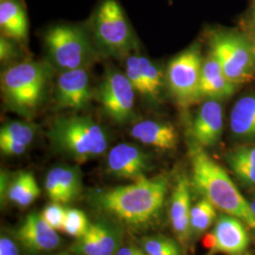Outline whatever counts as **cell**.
I'll return each mask as SVG.
<instances>
[{
	"label": "cell",
	"mask_w": 255,
	"mask_h": 255,
	"mask_svg": "<svg viewBox=\"0 0 255 255\" xmlns=\"http://www.w3.org/2000/svg\"><path fill=\"white\" fill-rule=\"evenodd\" d=\"M192 166V184L204 199L224 213L240 219L255 230V215L250 202L240 193L228 173L194 143L189 148Z\"/></svg>",
	"instance_id": "7a4b0ae2"
},
{
	"label": "cell",
	"mask_w": 255,
	"mask_h": 255,
	"mask_svg": "<svg viewBox=\"0 0 255 255\" xmlns=\"http://www.w3.org/2000/svg\"><path fill=\"white\" fill-rule=\"evenodd\" d=\"M35 136V128L23 121H9L0 130V149L8 156L23 154Z\"/></svg>",
	"instance_id": "ffe728a7"
},
{
	"label": "cell",
	"mask_w": 255,
	"mask_h": 255,
	"mask_svg": "<svg viewBox=\"0 0 255 255\" xmlns=\"http://www.w3.org/2000/svg\"><path fill=\"white\" fill-rule=\"evenodd\" d=\"M19 243L29 253L50 252L58 248L61 238L42 215H27L15 233Z\"/></svg>",
	"instance_id": "4fadbf2b"
},
{
	"label": "cell",
	"mask_w": 255,
	"mask_h": 255,
	"mask_svg": "<svg viewBox=\"0 0 255 255\" xmlns=\"http://www.w3.org/2000/svg\"><path fill=\"white\" fill-rule=\"evenodd\" d=\"M190 213V183L186 177L181 176L176 182L172 192L169 219L175 236L183 244L188 241L191 236Z\"/></svg>",
	"instance_id": "d6986e66"
},
{
	"label": "cell",
	"mask_w": 255,
	"mask_h": 255,
	"mask_svg": "<svg viewBox=\"0 0 255 255\" xmlns=\"http://www.w3.org/2000/svg\"><path fill=\"white\" fill-rule=\"evenodd\" d=\"M203 245L206 249H209L211 253H212V251L214 250L215 245H216V239H215V236H214L213 232L210 233V234H207L204 237V238H203Z\"/></svg>",
	"instance_id": "836d02e7"
},
{
	"label": "cell",
	"mask_w": 255,
	"mask_h": 255,
	"mask_svg": "<svg viewBox=\"0 0 255 255\" xmlns=\"http://www.w3.org/2000/svg\"><path fill=\"white\" fill-rule=\"evenodd\" d=\"M252 45H253V47H254V52H255V37L254 38V40H253V43H252Z\"/></svg>",
	"instance_id": "74e56055"
},
{
	"label": "cell",
	"mask_w": 255,
	"mask_h": 255,
	"mask_svg": "<svg viewBox=\"0 0 255 255\" xmlns=\"http://www.w3.org/2000/svg\"><path fill=\"white\" fill-rule=\"evenodd\" d=\"M49 200L60 204L75 201L82 189V175L77 166H55L46 174L45 182Z\"/></svg>",
	"instance_id": "9a60e30c"
},
{
	"label": "cell",
	"mask_w": 255,
	"mask_h": 255,
	"mask_svg": "<svg viewBox=\"0 0 255 255\" xmlns=\"http://www.w3.org/2000/svg\"><path fill=\"white\" fill-rule=\"evenodd\" d=\"M8 37L0 38V59L1 62H7L16 56V48Z\"/></svg>",
	"instance_id": "4dcf8cb0"
},
{
	"label": "cell",
	"mask_w": 255,
	"mask_h": 255,
	"mask_svg": "<svg viewBox=\"0 0 255 255\" xmlns=\"http://www.w3.org/2000/svg\"><path fill=\"white\" fill-rule=\"evenodd\" d=\"M178 246V244L170 238L162 236L146 237L142 241V250L147 255H156L167 250H171Z\"/></svg>",
	"instance_id": "83f0119b"
},
{
	"label": "cell",
	"mask_w": 255,
	"mask_h": 255,
	"mask_svg": "<svg viewBox=\"0 0 255 255\" xmlns=\"http://www.w3.org/2000/svg\"><path fill=\"white\" fill-rule=\"evenodd\" d=\"M0 255H20L18 246L11 238L2 236L0 238Z\"/></svg>",
	"instance_id": "1f68e13d"
},
{
	"label": "cell",
	"mask_w": 255,
	"mask_h": 255,
	"mask_svg": "<svg viewBox=\"0 0 255 255\" xmlns=\"http://www.w3.org/2000/svg\"><path fill=\"white\" fill-rule=\"evenodd\" d=\"M168 183L164 177L143 178L133 183L98 192L92 202L97 209L129 226L146 225L164 207Z\"/></svg>",
	"instance_id": "6da1fadb"
},
{
	"label": "cell",
	"mask_w": 255,
	"mask_h": 255,
	"mask_svg": "<svg viewBox=\"0 0 255 255\" xmlns=\"http://www.w3.org/2000/svg\"><path fill=\"white\" fill-rule=\"evenodd\" d=\"M250 205H251V208H252V211L254 212V214L255 215V192L252 195V197H251V199H250Z\"/></svg>",
	"instance_id": "d590c367"
},
{
	"label": "cell",
	"mask_w": 255,
	"mask_h": 255,
	"mask_svg": "<svg viewBox=\"0 0 255 255\" xmlns=\"http://www.w3.org/2000/svg\"><path fill=\"white\" fill-rule=\"evenodd\" d=\"M152 255H182V253H181L180 248L176 247V248L171 249V250H167V251H164V252H162V253H159V254Z\"/></svg>",
	"instance_id": "e575fe53"
},
{
	"label": "cell",
	"mask_w": 255,
	"mask_h": 255,
	"mask_svg": "<svg viewBox=\"0 0 255 255\" xmlns=\"http://www.w3.org/2000/svg\"><path fill=\"white\" fill-rule=\"evenodd\" d=\"M66 211L67 210L64 209L63 207V204L52 202L43 210L41 215L50 225V227H52L56 231L63 232Z\"/></svg>",
	"instance_id": "4316f807"
},
{
	"label": "cell",
	"mask_w": 255,
	"mask_h": 255,
	"mask_svg": "<svg viewBox=\"0 0 255 255\" xmlns=\"http://www.w3.org/2000/svg\"></svg>",
	"instance_id": "ab89813d"
},
{
	"label": "cell",
	"mask_w": 255,
	"mask_h": 255,
	"mask_svg": "<svg viewBox=\"0 0 255 255\" xmlns=\"http://www.w3.org/2000/svg\"><path fill=\"white\" fill-rule=\"evenodd\" d=\"M253 18H254V21L255 22V2L254 4V8H253Z\"/></svg>",
	"instance_id": "8d00e7d4"
},
{
	"label": "cell",
	"mask_w": 255,
	"mask_h": 255,
	"mask_svg": "<svg viewBox=\"0 0 255 255\" xmlns=\"http://www.w3.org/2000/svg\"><path fill=\"white\" fill-rule=\"evenodd\" d=\"M237 89V84L230 82L225 77L221 75L219 77L202 81L200 84V98H226L232 96Z\"/></svg>",
	"instance_id": "d4e9b609"
},
{
	"label": "cell",
	"mask_w": 255,
	"mask_h": 255,
	"mask_svg": "<svg viewBox=\"0 0 255 255\" xmlns=\"http://www.w3.org/2000/svg\"><path fill=\"white\" fill-rule=\"evenodd\" d=\"M86 215L79 209L70 208L66 211L63 232L68 236L79 238L82 237L90 226Z\"/></svg>",
	"instance_id": "484cf974"
},
{
	"label": "cell",
	"mask_w": 255,
	"mask_h": 255,
	"mask_svg": "<svg viewBox=\"0 0 255 255\" xmlns=\"http://www.w3.org/2000/svg\"><path fill=\"white\" fill-rule=\"evenodd\" d=\"M230 128L239 139H255V94L236 102L230 117Z\"/></svg>",
	"instance_id": "7402d4cb"
},
{
	"label": "cell",
	"mask_w": 255,
	"mask_h": 255,
	"mask_svg": "<svg viewBox=\"0 0 255 255\" xmlns=\"http://www.w3.org/2000/svg\"><path fill=\"white\" fill-rule=\"evenodd\" d=\"M45 42L51 60L63 71L86 68L95 58L89 39L79 27L55 26L46 32Z\"/></svg>",
	"instance_id": "8992f818"
},
{
	"label": "cell",
	"mask_w": 255,
	"mask_h": 255,
	"mask_svg": "<svg viewBox=\"0 0 255 255\" xmlns=\"http://www.w3.org/2000/svg\"><path fill=\"white\" fill-rule=\"evenodd\" d=\"M226 159L255 167V145L238 146L229 152Z\"/></svg>",
	"instance_id": "f1b7e54d"
},
{
	"label": "cell",
	"mask_w": 255,
	"mask_h": 255,
	"mask_svg": "<svg viewBox=\"0 0 255 255\" xmlns=\"http://www.w3.org/2000/svg\"><path fill=\"white\" fill-rule=\"evenodd\" d=\"M107 169L110 174L130 180L145 178L149 169V157L132 144L121 143L114 146L107 155Z\"/></svg>",
	"instance_id": "8fae6325"
},
{
	"label": "cell",
	"mask_w": 255,
	"mask_h": 255,
	"mask_svg": "<svg viewBox=\"0 0 255 255\" xmlns=\"http://www.w3.org/2000/svg\"><path fill=\"white\" fill-rule=\"evenodd\" d=\"M0 27L4 36L17 42L26 41L28 33L27 14L18 0H1Z\"/></svg>",
	"instance_id": "44dd1931"
},
{
	"label": "cell",
	"mask_w": 255,
	"mask_h": 255,
	"mask_svg": "<svg viewBox=\"0 0 255 255\" xmlns=\"http://www.w3.org/2000/svg\"><path fill=\"white\" fill-rule=\"evenodd\" d=\"M47 71L34 62H22L8 67L1 75V87L13 109L27 114L36 109L46 90Z\"/></svg>",
	"instance_id": "277c9868"
},
{
	"label": "cell",
	"mask_w": 255,
	"mask_h": 255,
	"mask_svg": "<svg viewBox=\"0 0 255 255\" xmlns=\"http://www.w3.org/2000/svg\"><path fill=\"white\" fill-rule=\"evenodd\" d=\"M213 234L216 245L212 254L240 255L246 252L250 245V237L244 223L228 214L219 217Z\"/></svg>",
	"instance_id": "2e32d148"
},
{
	"label": "cell",
	"mask_w": 255,
	"mask_h": 255,
	"mask_svg": "<svg viewBox=\"0 0 255 255\" xmlns=\"http://www.w3.org/2000/svg\"><path fill=\"white\" fill-rule=\"evenodd\" d=\"M57 255H69V254H67V253H62V254H58Z\"/></svg>",
	"instance_id": "f35d334b"
},
{
	"label": "cell",
	"mask_w": 255,
	"mask_h": 255,
	"mask_svg": "<svg viewBox=\"0 0 255 255\" xmlns=\"http://www.w3.org/2000/svg\"><path fill=\"white\" fill-rule=\"evenodd\" d=\"M56 100L65 108L80 110L86 107L91 100L87 69L78 68L60 74L56 84Z\"/></svg>",
	"instance_id": "7c38bea8"
},
{
	"label": "cell",
	"mask_w": 255,
	"mask_h": 255,
	"mask_svg": "<svg viewBox=\"0 0 255 255\" xmlns=\"http://www.w3.org/2000/svg\"><path fill=\"white\" fill-rule=\"evenodd\" d=\"M48 137L57 150L83 164L104 154L109 145L105 128L88 117H61L55 119Z\"/></svg>",
	"instance_id": "3957f363"
},
{
	"label": "cell",
	"mask_w": 255,
	"mask_h": 255,
	"mask_svg": "<svg viewBox=\"0 0 255 255\" xmlns=\"http://www.w3.org/2000/svg\"><path fill=\"white\" fill-rule=\"evenodd\" d=\"M135 92L126 74L108 71L101 83L99 97L110 118L123 123L133 115Z\"/></svg>",
	"instance_id": "9c48e42d"
},
{
	"label": "cell",
	"mask_w": 255,
	"mask_h": 255,
	"mask_svg": "<svg viewBox=\"0 0 255 255\" xmlns=\"http://www.w3.org/2000/svg\"><path fill=\"white\" fill-rule=\"evenodd\" d=\"M237 178L245 184L255 186V167L236 161H227Z\"/></svg>",
	"instance_id": "f546056e"
},
{
	"label": "cell",
	"mask_w": 255,
	"mask_h": 255,
	"mask_svg": "<svg viewBox=\"0 0 255 255\" xmlns=\"http://www.w3.org/2000/svg\"><path fill=\"white\" fill-rule=\"evenodd\" d=\"M201 58L197 47L183 51L168 64L167 82L177 100L188 104L200 98Z\"/></svg>",
	"instance_id": "ba28073f"
},
{
	"label": "cell",
	"mask_w": 255,
	"mask_h": 255,
	"mask_svg": "<svg viewBox=\"0 0 255 255\" xmlns=\"http://www.w3.org/2000/svg\"><path fill=\"white\" fill-rule=\"evenodd\" d=\"M211 49L230 82L237 85L254 79V47L245 37L235 32H217L211 38Z\"/></svg>",
	"instance_id": "5b68a950"
},
{
	"label": "cell",
	"mask_w": 255,
	"mask_h": 255,
	"mask_svg": "<svg viewBox=\"0 0 255 255\" xmlns=\"http://www.w3.org/2000/svg\"><path fill=\"white\" fill-rule=\"evenodd\" d=\"M130 135L140 143L161 151L173 150L178 145L179 135L172 124L158 120H142L130 128Z\"/></svg>",
	"instance_id": "ac0fdd59"
},
{
	"label": "cell",
	"mask_w": 255,
	"mask_h": 255,
	"mask_svg": "<svg viewBox=\"0 0 255 255\" xmlns=\"http://www.w3.org/2000/svg\"><path fill=\"white\" fill-rule=\"evenodd\" d=\"M217 219L216 207L206 199H202L191 208L190 233L201 236L212 226Z\"/></svg>",
	"instance_id": "cb8c5ba5"
},
{
	"label": "cell",
	"mask_w": 255,
	"mask_h": 255,
	"mask_svg": "<svg viewBox=\"0 0 255 255\" xmlns=\"http://www.w3.org/2000/svg\"><path fill=\"white\" fill-rule=\"evenodd\" d=\"M146 253L135 246H125L121 247L119 249V253L117 255H145Z\"/></svg>",
	"instance_id": "d6a6232c"
},
{
	"label": "cell",
	"mask_w": 255,
	"mask_h": 255,
	"mask_svg": "<svg viewBox=\"0 0 255 255\" xmlns=\"http://www.w3.org/2000/svg\"><path fill=\"white\" fill-rule=\"evenodd\" d=\"M223 115L219 101H205L198 111L193 122L195 142L202 147L216 146L222 135Z\"/></svg>",
	"instance_id": "e0dca14e"
},
{
	"label": "cell",
	"mask_w": 255,
	"mask_h": 255,
	"mask_svg": "<svg viewBox=\"0 0 255 255\" xmlns=\"http://www.w3.org/2000/svg\"><path fill=\"white\" fill-rule=\"evenodd\" d=\"M4 196L17 206H29L40 196V188L33 174L30 172L19 173L9 182Z\"/></svg>",
	"instance_id": "603a6c76"
},
{
	"label": "cell",
	"mask_w": 255,
	"mask_h": 255,
	"mask_svg": "<svg viewBox=\"0 0 255 255\" xmlns=\"http://www.w3.org/2000/svg\"><path fill=\"white\" fill-rule=\"evenodd\" d=\"M95 35L98 44L109 54H127L132 48V32L117 0L101 2L95 17Z\"/></svg>",
	"instance_id": "52a82bcc"
},
{
	"label": "cell",
	"mask_w": 255,
	"mask_h": 255,
	"mask_svg": "<svg viewBox=\"0 0 255 255\" xmlns=\"http://www.w3.org/2000/svg\"><path fill=\"white\" fill-rule=\"evenodd\" d=\"M126 76L135 91L147 99H159L163 87V76L159 67L143 56H130L126 63Z\"/></svg>",
	"instance_id": "5bb4252c"
},
{
	"label": "cell",
	"mask_w": 255,
	"mask_h": 255,
	"mask_svg": "<svg viewBox=\"0 0 255 255\" xmlns=\"http://www.w3.org/2000/svg\"><path fill=\"white\" fill-rule=\"evenodd\" d=\"M123 233L117 224L108 220L91 223L86 233L77 238L70 248L77 255H117L122 247Z\"/></svg>",
	"instance_id": "30bf717a"
}]
</instances>
